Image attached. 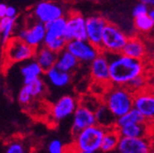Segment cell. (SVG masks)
<instances>
[{"label":"cell","mask_w":154,"mask_h":153,"mask_svg":"<svg viewBox=\"0 0 154 153\" xmlns=\"http://www.w3.org/2000/svg\"><path fill=\"white\" fill-rule=\"evenodd\" d=\"M46 33L43 44L50 42L51 41L64 37V32L66 28V17H61L54 20L45 25Z\"/></svg>","instance_id":"22"},{"label":"cell","mask_w":154,"mask_h":153,"mask_svg":"<svg viewBox=\"0 0 154 153\" xmlns=\"http://www.w3.org/2000/svg\"><path fill=\"white\" fill-rule=\"evenodd\" d=\"M105 130L98 124L85 128L74 134L72 147L82 151H100Z\"/></svg>","instance_id":"3"},{"label":"cell","mask_w":154,"mask_h":153,"mask_svg":"<svg viewBox=\"0 0 154 153\" xmlns=\"http://www.w3.org/2000/svg\"><path fill=\"white\" fill-rule=\"evenodd\" d=\"M133 93H135L137 91H140L146 87H148V76L146 73L136 76L135 78L131 80L126 86Z\"/></svg>","instance_id":"29"},{"label":"cell","mask_w":154,"mask_h":153,"mask_svg":"<svg viewBox=\"0 0 154 153\" xmlns=\"http://www.w3.org/2000/svg\"><path fill=\"white\" fill-rule=\"evenodd\" d=\"M79 105V101L72 95H63L54 103L51 107V117L57 121H62L72 116Z\"/></svg>","instance_id":"11"},{"label":"cell","mask_w":154,"mask_h":153,"mask_svg":"<svg viewBox=\"0 0 154 153\" xmlns=\"http://www.w3.org/2000/svg\"><path fill=\"white\" fill-rule=\"evenodd\" d=\"M66 44H67V41L64 39V37H62V38H58V39L53 40L50 42L43 44V45H45L46 47H48L50 50L54 51L55 53L58 54L59 52L66 49Z\"/></svg>","instance_id":"31"},{"label":"cell","mask_w":154,"mask_h":153,"mask_svg":"<svg viewBox=\"0 0 154 153\" xmlns=\"http://www.w3.org/2000/svg\"><path fill=\"white\" fill-rule=\"evenodd\" d=\"M43 74L45 83L55 88L67 87L72 82V73L61 71L56 66L44 72Z\"/></svg>","instance_id":"17"},{"label":"cell","mask_w":154,"mask_h":153,"mask_svg":"<svg viewBox=\"0 0 154 153\" xmlns=\"http://www.w3.org/2000/svg\"><path fill=\"white\" fill-rule=\"evenodd\" d=\"M17 16H18V11H17L16 8H14L12 6H8L6 17H9L11 19H16Z\"/></svg>","instance_id":"35"},{"label":"cell","mask_w":154,"mask_h":153,"mask_svg":"<svg viewBox=\"0 0 154 153\" xmlns=\"http://www.w3.org/2000/svg\"><path fill=\"white\" fill-rule=\"evenodd\" d=\"M66 50L72 53L80 64H89L101 53L99 47L90 43L88 40H73L67 41Z\"/></svg>","instance_id":"7"},{"label":"cell","mask_w":154,"mask_h":153,"mask_svg":"<svg viewBox=\"0 0 154 153\" xmlns=\"http://www.w3.org/2000/svg\"><path fill=\"white\" fill-rule=\"evenodd\" d=\"M134 26L138 31L147 33L149 32L154 28L153 22L149 17V13L146 15H141V16L134 17Z\"/></svg>","instance_id":"28"},{"label":"cell","mask_w":154,"mask_h":153,"mask_svg":"<svg viewBox=\"0 0 154 153\" xmlns=\"http://www.w3.org/2000/svg\"><path fill=\"white\" fill-rule=\"evenodd\" d=\"M35 50L17 37H12L4 45V59L10 65L20 64L34 58Z\"/></svg>","instance_id":"5"},{"label":"cell","mask_w":154,"mask_h":153,"mask_svg":"<svg viewBox=\"0 0 154 153\" xmlns=\"http://www.w3.org/2000/svg\"><path fill=\"white\" fill-rule=\"evenodd\" d=\"M107 23L108 22L106 21V19L101 15H91L86 18L87 40L99 48L102 42L103 29Z\"/></svg>","instance_id":"13"},{"label":"cell","mask_w":154,"mask_h":153,"mask_svg":"<svg viewBox=\"0 0 154 153\" xmlns=\"http://www.w3.org/2000/svg\"><path fill=\"white\" fill-rule=\"evenodd\" d=\"M72 152L71 153H102L101 151H95V152H91V151H82V150H77L72 146Z\"/></svg>","instance_id":"39"},{"label":"cell","mask_w":154,"mask_h":153,"mask_svg":"<svg viewBox=\"0 0 154 153\" xmlns=\"http://www.w3.org/2000/svg\"><path fill=\"white\" fill-rule=\"evenodd\" d=\"M16 19L4 17L0 19V41L5 45L13 37Z\"/></svg>","instance_id":"26"},{"label":"cell","mask_w":154,"mask_h":153,"mask_svg":"<svg viewBox=\"0 0 154 153\" xmlns=\"http://www.w3.org/2000/svg\"><path fill=\"white\" fill-rule=\"evenodd\" d=\"M64 39L67 41L73 40H87L86 18L79 12L72 11L66 17Z\"/></svg>","instance_id":"9"},{"label":"cell","mask_w":154,"mask_h":153,"mask_svg":"<svg viewBox=\"0 0 154 153\" xmlns=\"http://www.w3.org/2000/svg\"><path fill=\"white\" fill-rule=\"evenodd\" d=\"M119 139H120V135L118 132L117 128L115 127V128L106 129L100 151L102 153H108L115 150L118 147Z\"/></svg>","instance_id":"25"},{"label":"cell","mask_w":154,"mask_h":153,"mask_svg":"<svg viewBox=\"0 0 154 153\" xmlns=\"http://www.w3.org/2000/svg\"><path fill=\"white\" fill-rule=\"evenodd\" d=\"M120 137H129V138H140L147 137L149 133V127L147 121L142 123H131L117 128Z\"/></svg>","instance_id":"21"},{"label":"cell","mask_w":154,"mask_h":153,"mask_svg":"<svg viewBox=\"0 0 154 153\" xmlns=\"http://www.w3.org/2000/svg\"><path fill=\"white\" fill-rule=\"evenodd\" d=\"M140 2L144 3L145 5H147L149 8L153 9L154 8V0H140Z\"/></svg>","instance_id":"38"},{"label":"cell","mask_w":154,"mask_h":153,"mask_svg":"<svg viewBox=\"0 0 154 153\" xmlns=\"http://www.w3.org/2000/svg\"><path fill=\"white\" fill-rule=\"evenodd\" d=\"M45 33V25L33 20V23H28L26 26L19 29L17 31L16 37L30 45L31 47L37 49L43 45Z\"/></svg>","instance_id":"8"},{"label":"cell","mask_w":154,"mask_h":153,"mask_svg":"<svg viewBox=\"0 0 154 153\" xmlns=\"http://www.w3.org/2000/svg\"><path fill=\"white\" fill-rule=\"evenodd\" d=\"M102 102L118 118L134 108V93L125 86L111 85L106 87Z\"/></svg>","instance_id":"2"},{"label":"cell","mask_w":154,"mask_h":153,"mask_svg":"<svg viewBox=\"0 0 154 153\" xmlns=\"http://www.w3.org/2000/svg\"><path fill=\"white\" fill-rule=\"evenodd\" d=\"M151 148V143L147 137H120L116 151L118 153H149Z\"/></svg>","instance_id":"14"},{"label":"cell","mask_w":154,"mask_h":153,"mask_svg":"<svg viewBox=\"0 0 154 153\" xmlns=\"http://www.w3.org/2000/svg\"><path fill=\"white\" fill-rule=\"evenodd\" d=\"M47 149L49 153H65L64 145L58 139L52 140L48 145Z\"/></svg>","instance_id":"33"},{"label":"cell","mask_w":154,"mask_h":153,"mask_svg":"<svg viewBox=\"0 0 154 153\" xmlns=\"http://www.w3.org/2000/svg\"><path fill=\"white\" fill-rule=\"evenodd\" d=\"M72 133L74 135L85 128L96 124L94 112L88 107L79 104L72 114Z\"/></svg>","instance_id":"16"},{"label":"cell","mask_w":154,"mask_h":153,"mask_svg":"<svg viewBox=\"0 0 154 153\" xmlns=\"http://www.w3.org/2000/svg\"><path fill=\"white\" fill-rule=\"evenodd\" d=\"M149 153H154V148H151V150H150Z\"/></svg>","instance_id":"41"},{"label":"cell","mask_w":154,"mask_h":153,"mask_svg":"<svg viewBox=\"0 0 154 153\" xmlns=\"http://www.w3.org/2000/svg\"><path fill=\"white\" fill-rule=\"evenodd\" d=\"M96 124L100 125L104 129H110L116 127L117 118L107 108L106 105L102 102L94 111Z\"/></svg>","instance_id":"24"},{"label":"cell","mask_w":154,"mask_h":153,"mask_svg":"<svg viewBox=\"0 0 154 153\" xmlns=\"http://www.w3.org/2000/svg\"><path fill=\"white\" fill-rule=\"evenodd\" d=\"M4 153H31L30 148L21 140H14L8 144Z\"/></svg>","instance_id":"30"},{"label":"cell","mask_w":154,"mask_h":153,"mask_svg":"<svg viewBox=\"0 0 154 153\" xmlns=\"http://www.w3.org/2000/svg\"><path fill=\"white\" fill-rule=\"evenodd\" d=\"M19 72L24 85H26L38 78H41L44 73L42 67L38 64L34 58L20 63Z\"/></svg>","instance_id":"18"},{"label":"cell","mask_w":154,"mask_h":153,"mask_svg":"<svg viewBox=\"0 0 154 153\" xmlns=\"http://www.w3.org/2000/svg\"><path fill=\"white\" fill-rule=\"evenodd\" d=\"M148 87L154 92V72L148 77Z\"/></svg>","instance_id":"36"},{"label":"cell","mask_w":154,"mask_h":153,"mask_svg":"<svg viewBox=\"0 0 154 153\" xmlns=\"http://www.w3.org/2000/svg\"><path fill=\"white\" fill-rule=\"evenodd\" d=\"M121 54L134 59L143 60L147 54V50H146L145 43L140 39L132 37L128 38V41L123 47Z\"/></svg>","instance_id":"20"},{"label":"cell","mask_w":154,"mask_h":153,"mask_svg":"<svg viewBox=\"0 0 154 153\" xmlns=\"http://www.w3.org/2000/svg\"><path fill=\"white\" fill-rule=\"evenodd\" d=\"M7 8L8 6L4 3H0V19L6 17L7 13Z\"/></svg>","instance_id":"37"},{"label":"cell","mask_w":154,"mask_h":153,"mask_svg":"<svg viewBox=\"0 0 154 153\" xmlns=\"http://www.w3.org/2000/svg\"><path fill=\"white\" fill-rule=\"evenodd\" d=\"M149 17L151 18V20L153 22V26H154V8H153V9H149Z\"/></svg>","instance_id":"40"},{"label":"cell","mask_w":154,"mask_h":153,"mask_svg":"<svg viewBox=\"0 0 154 153\" xmlns=\"http://www.w3.org/2000/svg\"><path fill=\"white\" fill-rule=\"evenodd\" d=\"M46 92V83L41 77L24 85L18 93V102L22 105H28L33 99L42 96Z\"/></svg>","instance_id":"15"},{"label":"cell","mask_w":154,"mask_h":153,"mask_svg":"<svg viewBox=\"0 0 154 153\" xmlns=\"http://www.w3.org/2000/svg\"><path fill=\"white\" fill-rule=\"evenodd\" d=\"M89 65V75L96 83L109 84V59L107 54L101 52Z\"/></svg>","instance_id":"12"},{"label":"cell","mask_w":154,"mask_h":153,"mask_svg":"<svg viewBox=\"0 0 154 153\" xmlns=\"http://www.w3.org/2000/svg\"><path fill=\"white\" fill-rule=\"evenodd\" d=\"M84 98V97H83ZM102 101H99L98 99L96 97H85L84 99H82V100L79 101V104H82L84 106L88 107V108H89L90 110L92 111H95V109L97 108V107L101 104Z\"/></svg>","instance_id":"32"},{"label":"cell","mask_w":154,"mask_h":153,"mask_svg":"<svg viewBox=\"0 0 154 153\" xmlns=\"http://www.w3.org/2000/svg\"><path fill=\"white\" fill-rule=\"evenodd\" d=\"M149 8L145 5L142 2H139L138 4H136L133 10V16L134 17H138V16H141V15H146L149 13Z\"/></svg>","instance_id":"34"},{"label":"cell","mask_w":154,"mask_h":153,"mask_svg":"<svg viewBox=\"0 0 154 153\" xmlns=\"http://www.w3.org/2000/svg\"><path fill=\"white\" fill-rule=\"evenodd\" d=\"M65 13V9L60 4L49 1V0H44V1L38 2L33 8L32 19L46 25L56 19L64 17Z\"/></svg>","instance_id":"6"},{"label":"cell","mask_w":154,"mask_h":153,"mask_svg":"<svg viewBox=\"0 0 154 153\" xmlns=\"http://www.w3.org/2000/svg\"><path fill=\"white\" fill-rule=\"evenodd\" d=\"M145 121L146 120L143 118L142 115L136 109L133 108L126 114L123 115V116L117 118V121H116V128H119V127L124 126L126 124H131V123H142V122H145Z\"/></svg>","instance_id":"27"},{"label":"cell","mask_w":154,"mask_h":153,"mask_svg":"<svg viewBox=\"0 0 154 153\" xmlns=\"http://www.w3.org/2000/svg\"><path fill=\"white\" fill-rule=\"evenodd\" d=\"M57 58V54L50 50L45 45H42V46L35 50L34 59L42 67L43 72L48 71L49 69L56 66Z\"/></svg>","instance_id":"19"},{"label":"cell","mask_w":154,"mask_h":153,"mask_svg":"<svg viewBox=\"0 0 154 153\" xmlns=\"http://www.w3.org/2000/svg\"><path fill=\"white\" fill-rule=\"evenodd\" d=\"M109 59V84L127 86V84L146 72L143 60L129 57L123 54H107Z\"/></svg>","instance_id":"1"},{"label":"cell","mask_w":154,"mask_h":153,"mask_svg":"<svg viewBox=\"0 0 154 153\" xmlns=\"http://www.w3.org/2000/svg\"><path fill=\"white\" fill-rule=\"evenodd\" d=\"M134 108L142 115L146 121L154 120V92L149 87L134 93Z\"/></svg>","instance_id":"10"},{"label":"cell","mask_w":154,"mask_h":153,"mask_svg":"<svg viewBox=\"0 0 154 153\" xmlns=\"http://www.w3.org/2000/svg\"><path fill=\"white\" fill-rule=\"evenodd\" d=\"M79 65V61L68 50L64 49L57 54L56 67L58 68L59 70L69 73H72L78 69Z\"/></svg>","instance_id":"23"},{"label":"cell","mask_w":154,"mask_h":153,"mask_svg":"<svg viewBox=\"0 0 154 153\" xmlns=\"http://www.w3.org/2000/svg\"><path fill=\"white\" fill-rule=\"evenodd\" d=\"M128 36L113 23H107L103 29L100 50L105 54H119L128 41Z\"/></svg>","instance_id":"4"}]
</instances>
